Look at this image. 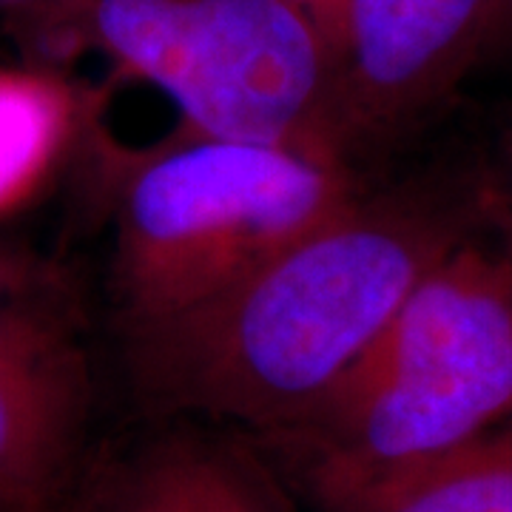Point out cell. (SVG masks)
<instances>
[{
  "label": "cell",
  "instance_id": "1",
  "mask_svg": "<svg viewBox=\"0 0 512 512\" xmlns=\"http://www.w3.org/2000/svg\"><path fill=\"white\" fill-rule=\"evenodd\" d=\"M464 239L461 211L439 194H359L231 288L126 328L128 370L163 413L279 433L328 399Z\"/></svg>",
  "mask_w": 512,
  "mask_h": 512
},
{
  "label": "cell",
  "instance_id": "2",
  "mask_svg": "<svg viewBox=\"0 0 512 512\" xmlns=\"http://www.w3.org/2000/svg\"><path fill=\"white\" fill-rule=\"evenodd\" d=\"M510 419L512 259L464 239L311 416L259 439L322 510L365 512Z\"/></svg>",
  "mask_w": 512,
  "mask_h": 512
},
{
  "label": "cell",
  "instance_id": "3",
  "mask_svg": "<svg viewBox=\"0 0 512 512\" xmlns=\"http://www.w3.org/2000/svg\"><path fill=\"white\" fill-rule=\"evenodd\" d=\"M359 197L342 154L185 137L123 188L114 299L123 328L188 311L333 220Z\"/></svg>",
  "mask_w": 512,
  "mask_h": 512
},
{
  "label": "cell",
  "instance_id": "4",
  "mask_svg": "<svg viewBox=\"0 0 512 512\" xmlns=\"http://www.w3.org/2000/svg\"><path fill=\"white\" fill-rule=\"evenodd\" d=\"M86 32L165 92L185 137L345 151L342 66L288 0H80Z\"/></svg>",
  "mask_w": 512,
  "mask_h": 512
},
{
  "label": "cell",
  "instance_id": "5",
  "mask_svg": "<svg viewBox=\"0 0 512 512\" xmlns=\"http://www.w3.org/2000/svg\"><path fill=\"white\" fill-rule=\"evenodd\" d=\"M89 365L72 313L0 256V512H46L72 490Z\"/></svg>",
  "mask_w": 512,
  "mask_h": 512
},
{
  "label": "cell",
  "instance_id": "6",
  "mask_svg": "<svg viewBox=\"0 0 512 512\" xmlns=\"http://www.w3.org/2000/svg\"><path fill=\"white\" fill-rule=\"evenodd\" d=\"M495 20L498 0H348L339 83L345 146L419 126L456 92Z\"/></svg>",
  "mask_w": 512,
  "mask_h": 512
},
{
  "label": "cell",
  "instance_id": "7",
  "mask_svg": "<svg viewBox=\"0 0 512 512\" xmlns=\"http://www.w3.org/2000/svg\"><path fill=\"white\" fill-rule=\"evenodd\" d=\"M83 512H288L251 453L200 433L154 441Z\"/></svg>",
  "mask_w": 512,
  "mask_h": 512
},
{
  "label": "cell",
  "instance_id": "8",
  "mask_svg": "<svg viewBox=\"0 0 512 512\" xmlns=\"http://www.w3.org/2000/svg\"><path fill=\"white\" fill-rule=\"evenodd\" d=\"M365 512H512V419L404 478Z\"/></svg>",
  "mask_w": 512,
  "mask_h": 512
},
{
  "label": "cell",
  "instance_id": "9",
  "mask_svg": "<svg viewBox=\"0 0 512 512\" xmlns=\"http://www.w3.org/2000/svg\"><path fill=\"white\" fill-rule=\"evenodd\" d=\"M66 123V94L55 80L0 69V211L29 194Z\"/></svg>",
  "mask_w": 512,
  "mask_h": 512
},
{
  "label": "cell",
  "instance_id": "10",
  "mask_svg": "<svg viewBox=\"0 0 512 512\" xmlns=\"http://www.w3.org/2000/svg\"><path fill=\"white\" fill-rule=\"evenodd\" d=\"M484 202L498 231V248L512 259V126L501 134L495 148Z\"/></svg>",
  "mask_w": 512,
  "mask_h": 512
},
{
  "label": "cell",
  "instance_id": "11",
  "mask_svg": "<svg viewBox=\"0 0 512 512\" xmlns=\"http://www.w3.org/2000/svg\"><path fill=\"white\" fill-rule=\"evenodd\" d=\"M305 18L319 29V35L330 43L342 66V35H345V9L348 0H288Z\"/></svg>",
  "mask_w": 512,
  "mask_h": 512
},
{
  "label": "cell",
  "instance_id": "12",
  "mask_svg": "<svg viewBox=\"0 0 512 512\" xmlns=\"http://www.w3.org/2000/svg\"><path fill=\"white\" fill-rule=\"evenodd\" d=\"M495 32H510L512 35V0H498V20Z\"/></svg>",
  "mask_w": 512,
  "mask_h": 512
},
{
  "label": "cell",
  "instance_id": "13",
  "mask_svg": "<svg viewBox=\"0 0 512 512\" xmlns=\"http://www.w3.org/2000/svg\"><path fill=\"white\" fill-rule=\"evenodd\" d=\"M74 6V3H80V0H0V6Z\"/></svg>",
  "mask_w": 512,
  "mask_h": 512
},
{
  "label": "cell",
  "instance_id": "14",
  "mask_svg": "<svg viewBox=\"0 0 512 512\" xmlns=\"http://www.w3.org/2000/svg\"><path fill=\"white\" fill-rule=\"evenodd\" d=\"M46 512H83V504H80V501H69V493H66L60 501H57L55 507H52V510H46Z\"/></svg>",
  "mask_w": 512,
  "mask_h": 512
}]
</instances>
